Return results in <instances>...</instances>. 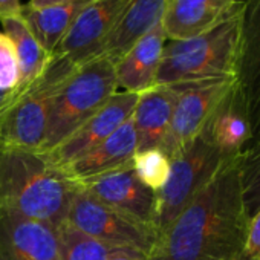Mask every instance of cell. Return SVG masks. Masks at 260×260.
<instances>
[{"mask_svg":"<svg viewBox=\"0 0 260 260\" xmlns=\"http://www.w3.org/2000/svg\"><path fill=\"white\" fill-rule=\"evenodd\" d=\"M78 190V181L39 152H0V208L55 230Z\"/></svg>","mask_w":260,"mask_h":260,"instance_id":"7a4b0ae2","label":"cell"},{"mask_svg":"<svg viewBox=\"0 0 260 260\" xmlns=\"http://www.w3.org/2000/svg\"><path fill=\"white\" fill-rule=\"evenodd\" d=\"M237 2H242V4H246V2H248V0H237Z\"/></svg>","mask_w":260,"mask_h":260,"instance_id":"4dcf8cb0","label":"cell"},{"mask_svg":"<svg viewBox=\"0 0 260 260\" xmlns=\"http://www.w3.org/2000/svg\"><path fill=\"white\" fill-rule=\"evenodd\" d=\"M115 61L98 55L75 66L54 89L42 149L46 153L93 116L116 93Z\"/></svg>","mask_w":260,"mask_h":260,"instance_id":"277c9868","label":"cell"},{"mask_svg":"<svg viewBox=\"0 0 260 260\" xmlns=\"http://www.w3.org/2000/svg\"><path fill=\"white\" fill-rule=\"evenodd\" d=\"M127 4L128 0H93L87 4L52 55L74 68L101 55Z\"/></svg>","mask_w":260,"mask_h":260,"instance_id":"9c48e42d","label":"cell"},{"mask_svg":"<svg viewBox=\"0 0 260 260\" xmlns=\"http://www.w3.org/2000/svg\"><path fill=\"white\" fill-rule=\"evenodd\" d=\"M234 86L243 101L254 140L260 135V0H248L242 11Z\"/></svg>","mask_w":260,"mask_h":260,"instance_id":"8fae6325","label":"cell"},{"mask_svg":"<svg viewBox=\"0 0 260 260\" xmlns=\"http://www.w3.org/2000/svg\"><path fill=\"white\" fill-rule=\"evenodd\" d=\"M87 4H54L46 7H22V17L28 28L45 48L48 54H54L61 40L69 32L77 16Z\"/></svg>","mask_w":260,"mask_h":260,"instance_id":"ffe728a7","label":"cell"},{"mask_svg":"<svg viewBox=\"0 0 260 260\" xmlns=\"http://www.w3.org/2000/svg\"><path fill=\"white\" fill-rule=\"evenodd\" d=\"M72 69L74 66L51 55L40 78L11 92L10 98L0 106V152H39L42 149L52 92Z\"/></svg>","mask_w":260,"mask_h":260,"instance_id":"5b68a950","label":"cell"},{"mask_svg":"<svg viewBox=\"0 0 260 260\" xmlns=\"http://www.w3.org/2000/svg\"><path fill=\"white\" fill-rule=\"evenodd\" d=\"M66 222L109 246L132 249L147 258L159 239L153 225L96 201L81 187L71 202Z\"/></svg>","mask_w":260,"mask_h":260,"instance_id":"52a82bcc","label":"cell"},{"mask_svg":"<svg viewBox=\"0 0 260 260\" xmlns=\"http://www.w3.org/2000/svg\"><path fill=\"white\" fill-rule=\"evenodd\" d=\"M22 7L20 0H0V20L20 16Z\"/></svg>","mask_w":260,"mask_h":260,"instance_id":"4316f807","label":"cell"},{"mask_svg":"<svg viewBox=\"0 0 260 260\" xmlns=\"http://www.w3.org/2000/svg\"><path fill=\"white\" fill-rule=\"evenodd\" d=\"M233 260H242V255H240V257H236V258H233Z\"/></svg>","mask_w":260,"mask_h":260,"instance_id":"1f68e13d","label":"cell"},{"mask_svg":"<svg viewBox=\"0 0 260 260\" xmlns=\"http://www.w3.org/2000/svg\"><path fill=\"white\" fill-rule=\"evenodd\" d=\"M236 159V158H234ZM231 161L214 146L205 130L170 158V175L166 185L155 193L153 226L161 236L190 201Z\"/></svg>","mask_w":260,"mask_h":260,"instance_id":"8992f818","label":"cell"},{"mask_svg":"<svg viewBox=\"0 0 260 260\" xmlns=\"http://www.w3.org/2000/svg\"><path fill=\"white\" fill-rule=\"evenodd\" d=\"M81 190L96 201L153 225L156 196L137 176L132 162L116 170L78 181Z\"/></svg>","mask_w":260,"mask_h":260,"instance_id":"7c38bea8","label":"cell"},{"mask_svg":"<svg viewBox=\"0 0 260 260\" xmlns=\"http://www.w3.org/2000/svg\"><path fill=\"white\" fill-rule=\"evenodd\" d=\"M0 260H61L55 230L0 208Z\"/></svg>","mask_w":260,"mask_h":260,"instance_id":"5bb4252c","label":"cell"},{"mask_svg":"<svg viewBox=\"0 0 260 260\" xmlns=\"http://www.w3.org/2000/svg\"><path fill=\"white\" fill-rule=\"evenodd\" d=\"M137 176L152 191H159L170 175V158L161 149L137 152L132 161Z\"/></svg>","mask_w":260,"mask_h":260,"instance_id":"cb8c5ba5","label":"cell"},{"mask_svg":"<svg viewBox=\"0 0 260 260\" xmlns=\"http://www.w3.org/2000/svg\"><path fill=\"white\" fill-rule=\"evenodd\" d=\"M233 83L234 80L172 86L176 89L178 96L167 137L161 146V150L169 158L202 134L216 106Z\"/></svg>","mask_w":260,"mask_h":260,"instance_id":"ba28073f","label":"cell"},{"mask_svg":"<svg viewBox=\"0 0 260 260\" xmlns=\"http://www.w3.org/2000/svg\"><path fill=\"white\" fill-rule=\"evenodd\" d=\"M243 207L251 219L260 210V135L251 140L237 158Z\"/></svg>","mask_w":260,"mask_h":260,"instance_id":"603a6c76","label":"cell"},{"mask_svg":"<svg viewBox=\"0 0 260 260\" xmlns=\"http://www.w3.org/2000/svg\"><path fill=\"white\" fill-rule=\"evenodd\" d=\"M135 155L137 135L132 116H130L101 144H98L86 155H83L81 158H78L77 161H74L61 170L72 179L81 181L127 166L134 161Z\"/></svg>","mask_w":260,"mask_h":260,"instance_id":"e0dca14e","label":"cell"},{"mask_svg":"<svg viewBox=\"0 0 260 260\" xmlns=\"http://www.w3.org/2000/svg\"><path fill=\"white\" fill-rule=\"evenodd\" d=\"M240 26L242 13L201 36L167 40L156 84L182 86L234 80Z\"/></svg>","mask_w":260,"mask_h":260,"instance_id":"3957f363","label":"cell"},{"mask_svg":"<svg viewBox=\"0 0 260 260\" xmlns=\"http://www.w3.org/2000/svg\"><path fill=\"white\" fill-rule=\"evenodd\" d=\"M0 22H2L4 32L14 43L20 63V75H22L19 89H23L42 77V74L46 71L51 61V54H48L45 48L39 43V40L34 37L26 22L23 20L22 14L16 17L4 19Z\"/></svg>","mask_w":260,"mask_h":260,"instance_id":"44dd1931","label":"cell"},{"mask_svg":"<svg viewBox=\"0 0 260 260\" xmlns=\"http://www.w3.org/2000/svg\"><path fill=\"white\" fill-rule=\"evenodd\" d=\"M243 8L237 0H167L161 25L167 40H187L236 17Z\"/></svg>","mask_w":260,"mask_h":260,"instance_id":"4fadbf2b","label":"cell"},{"mask_svg":"<svg viewBox=\"0 0 260 260\" xmlns=\"http://www.w3.org/2000/svg\"><path fill=\"white\" fill-rule=\"evenodd\" d=\"M55 234L61 260H107L116 249L84 234L66 220L55 228Z\"/></svg>","mask_w":260,"mask_h":260,"instance_id":"7402d4cb","label":"cell"},{"mask_svg":"<svg viewBox=\"0 0 260 260\" xmlns=\"http://www.w3.org/2000/svg\"><path fill=\"white\" fill-rule=\"evenodd\" d=\"M204 130L223 156L230 159L239 158L249 143L251 127L248 115L234 83L216 106Z\"/></svg>","mask_w":260,"mask_h":260,"instance_id":"ac0fdd59","label":"cell"},{"mask_svg":"<svg viewBox=\"0 0 260 260\" xmlns=\"http://www.w3.org/2000/svg\"><path fill=\"white\" fill-rule=\"evenodd\" d=\"M10 95H11V92H0V106L10 98Z\"/></svg>","mask_w":260,"mask_h":260,"instance_id":"f546056e","label":"cell"},{"mask_svg":"<svg viewBox=\"0 0 260 260\" xmlns=\"http://www.w3.org/2000/svg\"><path fill=\"white\" fill-rule=\"evenodd\" d=\"M166 43L167 36L159 22L124 52L115 63L116 84L122 92L141 93L156 86Z\"/></svg>","mask_w":260,"mask_h":260,"instance_id":"9a60e30c","label":"cell"},{"mask_svg":"<svg viewBox=\"0 0 260 260\" xmlns=\"http://www.w3.org/2000/svg\"><path fill=\"white\" fill-rule=\"evenodd\" d=\"M166 4L167 0H128L116 26L103 46L101 55L116 63L140 37L161 22Z\"/></svg>","mask_w":260,"mask_h":260,"instance_id":"d6986e66","label":"cell"},{"mask_svg":"<svg viewBox=\"0 0 260 260\" xmlns=\"http://www.w3.org/2000/svg\"><path fill=\"white\" fill-rule=\"evenodd\" d=\"M90 4L93 0H29V5L32 7H46V5H54V4Z\"/></svg>","mask_w":260,"mask_h":260,"instance_id":"f1b7e54d","label":"cell"},{"mask_svg":"<svg viewBox=\"0 0 260 260\" xmlns=\"http://www.w3.org/2000/svg\"><path fill=\"white\" fill-rule=\"evenodd\" d=\"M242 260H260V210L248 222Z\"/></svg>","mask_w":260,"mask_h":260,"instance_id":"484cf974","label":"cell"},{"mask_svg":"<svg viewBox=\"0 0 260 260\" xmlns=\"http://www.w3.org/2000/svg\"><path fill=\"white\" fill-rule=\"evenodd\" d=\"M20 63L13 40L0 31V92H13L20 86Z\"/></svg>","mask_w":260,"mask_h":260,"instance_id":"d4e9b609","label":"cell"},{"mask_svg":"<svg viewBox=\"0 0 260 260\" xmlns=\"http://www.w3.org/2000/svg\"><path fill=\"white\" fill-rule=\"evenodd\" d=\"M248 222L236 158L178 214L147 260H233L242 255Z\"/></svg>","mask_w":260,"mask_h":260,"instance_id":"6da1fadb","label":"cell"},{"mask_svg":"<svg viewBox=\"0 0 260 260\" xmlns=\"http://www.w3.org/2000/svg\"><path fill=\"white\" fill-rule=\"evenodd\" d=\"M107 260H147V257L137 251H132V249L116 248Z\"/></svg>","mask_w":260,"mask_h":260,"instance_id":"83f0119b","label":"cell"},{"mask_svg":"<svg viewBox=\"0 0 260 260\" xmlns=\"http://www.w3.org/2000/svg\"><path fill=\"white\" fill-rule=\"evenodd\" d=\"M140 93L116 92L93 116L63 140L58 146L42 153L57 169H64L109 138L134 113Z\"/></svg>","mask_w":260,"mask_h":260,"instance_id":"30bf717a","label":"cell"},{"mask_svg":"<svg viewBox=\"0 0 260 260\" xmlns=\"http://www.w3.org/2000/svg\"><path fill=\"white\" fill-rule=\"evenodd\" d=\"M176 96V89L164 84H156L138 95L132 113L137 152L161 149L170 127Z\"/></svg>","mask_w":260,"mask_h":260,"instance_id":"2e32d148","label":"cell"}]
</instances>
